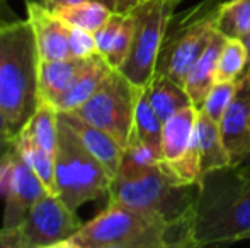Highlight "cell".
<instances>
[{
    "mask_svg": "<svg viewBox=\"0 0 250 248\" xmlns=\"http://www.w3.org/2000/svg\"><path fill=\"white\" fill-rule=\"evenodd\" d=\"M198 184L175 180L162 163L138 177L116 175L107 199L123 208L151 218L170 231L172 247H192V214L198 199Z\"/></svg>",
    "mask_w": 250,
    "mask_h": 248,
    "instance_id": "1",
    "label": "cell"
},
{
    "mask_svg": "<svg viewBox=\"0 0 250 248\" xmlns=\"http://www.w3.org/2000/svg\"><path fill=\"white\" fill-rule=\"evenodd\" d=\"M249 231L250 179L235 165L204 173L192 214V247L242 242Z\"/></svg>",
    "mask_w": 250,
    "mask_h": 248,
    "instance_id": "2",
    "label": "cell"
},
{
    "mask_svg": "<svg viewBox=\"0 0 250 248\" xmlns=\"http://www.w3.org/2000/svg\"><path fill=\"white\" fill-rule=\"evenodd\" d=\"M40 53L29 19L0 24V111L12 134L40 106Z\"/></svg>",
    "mask_w": 250,
    "mask_h": 248,
    "instance_id": "3",
    "label": "cell"
},
{
    "mask_svg": "<svg viewBox=\"0 0 250 248\" xmlns=\"http://www.w3.org/2000/svg\"><path fill=\"white\" fill-rule=\"evenodd\" d=\"M114 177L83 146L58 111V145L55 153V194L77 211L85 202L109 194Z\"/></svg>",
    "mask_w": 250,
    "mask_h": 248,
    "instance_id": "4",
    "label": "cell"
},
{
    "mask_svg": "<svg viewBox=\"0 0 250 248\" xmlns=\"http://www.w3.org/2000/svg\"><path fill=\"white\" fill-rule=\"evenodd\" d=\"M63 248H174L170 231L158 221L107 202L96 218L83 223Z\"/></svg>",
    "mask_w": 250,
    "mask_h": 248,
    "instance_id": "5",
    "label": "cell"
},
{
    "mask_svg": "<svg viewBox=\"0 0 250 248\" xmlns=\"http://www.w3.org/2000/svg\"><path fill=\"white\" fill-rule=\"evenodd\" d=\"M225 0H201L199 3L174 14L168 22L155 73H162L181 85L211 36L216 31L220 7Z\"/></svg>",
    "mask_w": 250,
    "mask_h": 248,
    "instance_id": "6",
    "label": "cell"
},
{
    "mask_svg": "<svg viewBox=\"0 0 250 248\" xmlns=\"http://www.w3.org/2000/svg\"><path fill=\"white\" fill-rule=\"evenodd\" d=\"M177 5L175 0H142L129 12L135 22L133 43L119 72L140 89H145L155 75L165 33Z\"/></svg>",
    "mask_w": 250,
    "mask_h": 248,
    "instance_id": "7",
    "label": "cell"
},
{
    "mask_svg": "<svg viewBox=\"0 0 250 248\" xmlns=\"http://www.w3.org/2000/svg\"><path fill=\"white\" fill-rule=\"evenodd\" d=\"M140 92L142 89L129 82L119 70H112L99 90L72 113L79 114L87 123L104 129L125 148L133 134Z\"/></svg>",
    "mask_w": 250,
    "mask_h": 248,
    "instance_id": "8",
    "label": "cell"
},
{
    "mask_svg": "<svg viewBox=\"0 0 250 248\" xmlns=\"http://www.w3.org/2000/svg\"><path fill=\"white\" fill-rule=\"evenodd\" d=\"M83 223L55 192L43 194L29 209L19 231L24 248H63Z\"/></svg>",
    "mask_w": 250,
    "mask_h": 248,
    "instance_id": "9",
    "label": "cell"
},
{
    "mask_svg": "<svg viewBox=\"0 0 250 248\" xmlns=\"http://www.w3.org/2000/svg\"><path fill=\"white\" fill-rule=\"evenodd\" d=\"M50 192L34 170L27 165L14 145L0 177V194L5 199L3 223L5 228H19L29 209L43 194Z\"/></svg>",
    "mask_w": 250,
    "mask_h": 248,
    "instance_id": "10",
    "label": "cell"
},
{
    "mask_svg": "<svg viewBox=\"0 0 250 248\" xmlns=\"http://www.w3.org/2000/svg\"><path fill=\"white\" fill-rule=\"evenodd\" d=\"M221 139L231 165H238L250 153V72L237 82V92L220 121Z\"/></svg>",
    "mask_w": 250,
    "mask_h": 248,
    "instance_id": "11",
    "label": "cell"
},
{
    "mask_svg": "<svg viewBox=\"0 0 250 248\" xmlns=\"http://www.w3.org/2000/svg\"><path fill=\"white\" fill-rule=\"evenodd\" d=\"M27 19L33 26L41 60H65L70 55V26L43 5H27Z\"/></svg>",
    "mask_w": 250,
    "mask_h": 248,
    "instance_id": "12",
    "label": "cell"
},
{
    "mask_svg": "<svg viewBox=\"0 0 250 248\" xmlns=\"http://www.w3.org/2000/svg\"><path fill=\"white\" fill-rule=\"evenodd\" d=\"M60 116H62L63 119L68 123L70 128L75 131V134L80 138L83 146H85L102 165L107 169V172L114 177L116 173H118L119 163H121L123 146L119 145L111 134H107L104 129L87 123L85 119H82L79 114L72 113V111H68V113H62V111H60Z\"/></svg>",
    "mask_w": 250,
    "mask_h": 248,
    "instance_id": "13",
    "label": "cell"
},
{
    "mask_svg": "<svg viewBox=\"0 0 250 248\" xmlns=\"http://www.w3.org/2000/svg\"><path fill=\"white\" fill-rule=\"evenodd\" d=\"M112 70L114 68L99 53L87 58L70 89L56 102V109L62 113L77 111L99 90V87L104 83V80L107 78Z\"/></svg>",
    "mask_w": 250,
    "mask_h": 248,
    "instance_id": "14",
    "label": "cell"
},
{
    "mask_svg": "<svg viewBox=\"0 0 250 248\" xmlns=\"http://www.w3.org/2000/svg\"><path fill=\"white\" fill-rule=\"evenodd\" d=\"M223 43L225 36L221 33H218V31H214L208 46L204 48L198 61L192 65V68L189 70L188 76L184 80L186 92L191 97L192 106H196L198 109L201 107V104L204 102L206 95L209 94L211 87L216 83V66Z\"/></svg>",
    "mask_w": 250,
    "mask_h": 248,
    "instance_id": "15",
    "label": "cell"
},
{
    "mask_svg": "<svg viewBox=\"0 0 250 248\" xmlns=\"http://www.w3.org/2000/svg\"><path fill=\"white\" fill-rule=\"evenodd\" d=\"M198 107L189 106L164 123L162 129V165H170L184 156L196 134Z\"/></svg>",
    "mask_w": 250,
    "mask_h": 248,
    "instance_id": "16",
    "label": "cell"
},
{
    "mask_svg": "<svg viewBox=\"0 0 250 248\" xmlns=\"http://www.w3.org/2000/svg\"><path fill=\"white\" fill-rule=\"evenodd\" d=\"M143 90L151 107L164 123L179 111L192 106L191 97L186 92L184 85L162 73H155Z\"/></svg>",
    "mask_w": 250,
    "mask_h": 248,
    "instance_id": "17",
    "label": "cell"
},
{
    "mask_svg": "<svg viewBox=\"0 0 250 248\" xmlns=\"http://www.w3.org/2000/svg\"><path fill=\"white\" fill-rule=\"evenodd\" d=\"M83 61L80 58L65 60H41L40 63V97L56 107L60 97L70 89L79 75Z\"/></svg>",
    "mask_w": 250,
    "mask_h": 248,
    "instance_id": "18",
    "label": "cell"
},
{
    "mask_svg": "<svg viewBox=\"0 0 250 248\" xmlns=\"http://www.w3.org/2000/svg\"><path fill=\"white\" fill-rule=\"evenodd\" d=\"M196 138H198L203 175L211 170L231 165L225 143L221 139L220 123L206 116L201 109L198 111V119H196Z\"/></svg>",
    "mask_w": 250,
    "mask_h": 248,
    "instance_id": "19",
    "label": "cell"
},
{
    "mask_svg": "<svg viewBox=\"0 0 250 248\" xmlns=\"http://www.w3.org/2000/svg\"><path fill=\"white\" fill-rule=\"evenodd\" d=\"M21 131L26 133L38 146L55 155L58 145V109L51 102L41 100Z\"/></svg>",
    "mask_w": 250,
    "mask_h": 248,
    "instance_id": "20",
    "label": "cell"
},
{
    "mask_svg": "<svg viewBox=\"0 0 250 248\" xmlns=\"http://www.w3.org/2000/svg\"><path fill=\"white\" fill-rule=\"evenodd\" d=\"M162 129H164V121L158 117L155 109L151 107L145 95V90L142 89L136 102L135 109V124H133V134L131 138L145 143L150 146L162 162Z\"/></svg>",
    "mask_w": 250,
    "mask_h": 248,
    "instance_id": "21",
    "label": "cell"
},
{
    "mask_svg": "<svg viewBox=\"0 0 250 248\" xmlns=\"http://www.w3.org/2000/svg\"><path fill=\"white\" fill-rule=\"evenodd\" d=\"M14 145L16 150L22 155V158L27 162V165L34 170L44 187L50 192H55V155L48 153L41 146H38L26 133L19 131L14 136Z\"/></svg>",
    "mask_w": 250,
    "mask_h": 248,
    "instance_id": "22",
    "label": "cell"
},
{
    "mask_svg": "<svg viewBox=\"0 0 250 248\" xmlns=\"http://www.w3.org/2000/svg\"><path fill=\"white\" fill-rule=\"evenodd\" d=\"M58 17H62L68 26L72 27H82L90 33H96L101 29L109 17L112 16V10L107 5L97 2V0H87V2L77 3L72 7H65V9L55 10Z\"/></svg>",
    "mask_w": 250,
    "mask_h": 248,
    "instance_id": "23",
    "label": "cell"
},
{
    "mask_svg": "<svg viewBox=\"0 0 250 248\" xmlns=\"http://www.w3.org/2000/svg\"><path fill=\"white\" fill-rule=\"evenodd\" d=\"M216 31L225 38L242 39L250 33V0H225L220 7Z\"/></svg>",
    "mask_w": 250,
    "mask_h": 248,
    "instance_id": "24",
    "label": "cell"
},
{
    "mask_svg": "<svg viewBox=\"0 0 250 248\" xmlns=\"http://www.w3.org/2000/svg\"><path fill=\"white\" fill-rule=\"evenodd\" d=\"M160 163H162L160 156L150 146H146L145 143L138 141V139L131 138L128 141V145L123 148L121 163H119V169L116 175L131 179V177H138L150 172L151 169L158 167Z\"/></svg>",
    "mask_w": 250,
    "mask_h": 248,
    "instance_id": "25",
    "label": "cell"
},
{
    "mask_svg": "<svg viewBox=\"0 0 250 248\" xmlns=\"http://www.w3.org/2000/svg\"><path fill=\"white\" fill-rule=\"evenodd\" d=\"M247 72V50L242 39L225 38L216 66V82L238 80Z\"/></svg>",
    "mask_w": 250,
    "mask_h": 248,
    "instance_id": "26",
    "label": "cell"
},
{
    "mask_svg": "<svg viewBox=\"0 0 250 248\" xmlns=\"http://www.w3.org/2000/svg\"><path fill=\"white\" fill-rule=\"evenodd\" d=\"M237 82L238 80H221L211 87L209 94L206 95L204 102L201 104L199 109L206 116H209L213 121L220 123L223 117L225 111L228 109L235 92H237Z\"/></svg>",
    "mask_w": 250,
    "mask_h": 248,
    "instance_id": "27",
    "label": "cell"
},
{
    "mask_svg": "<svg viewBox=\"0 0 250 248\" xmlns=\"http://www.w3.org/2000/svg\"><path fill=\"white\" fill-rule=\"evenodd\" d=\"M133 31H135V22H133V16L128 12V14H125L121 27H119L118 34H116L107 55L104 57L105 61L114 70L121 68V65L125 63L126 58H128V53H129V50H131V43H133Z\"/></svg>",
    "mask_w": 250,
    "mask_h": 248,
    "instance_id": "28",
    "label": "cell"
},
{
    "mask_svg": "<svg viewBox=\"0 0 250 248\" xmlns=\"http://www.w3.org/2000/svg\"><path fill=\"white\" fill-rule=\"evenodd\" d=\"M97 53L99 51H97L94 33L82 29V27L70 26V55H72V58L87 60Z\"/></svg>",
    "mask_w": 250,
    "mask_h": 248,
    "instance_id": "29",
    "label": "cell"
},
{
    "mask_svg": "<svg viewBox=\"0 0 250 248\" xmlns=\"http://www.w3.org/2000/svg\"><path fill=\"white\" fill-rule=\"evenodd\" d=\"M125 19V14H119V12H114L109 20L94 33V38H96V44H97V51H99L101 57H105L111 48L112 41H114L116 34H118L119 27H121V22Z\"/></svg>",
    "mask_w": 250,
    "mask_h": 248,
    "instance_id": "30",
    "label": "cell"
},
{
    "mask_svg": "<svg viewBox=\"0 0 250 248\" xmlns=\"http://www.w3.org/2000/svg\"><path fill=\"white\" fill-rule=\"evenodd\" d=\"M0 248H24L19 228H0Z\"/></svg>",
    "mask_w": 250,
    "mask_h": 248,
    "instance_id": "31",
    "label": "cell"
},
{
    "mask_svg": "<svg viewBox=\"0 0 250 248\" xmlns=\"http://www.w3.org/2000/svg\"><path fill=\"white\" fill-rule=\"evenodd\" d=\"M12 150H14V138H10V136H0V177H2L3 165H5Z\"/></svg>",
    "mask_w": 250,
    "mask_h": 248,
    "instance_id": "32",
    "label": "cell"
},
{
    "mask_svg": "<svg viewBox=\"0 0 250 248\" xmlns=\"http://www.w3.org/2000/svg\"><path fill=\"white\" fill-rule=\"evenodd\" d=\"M82 2H87V0H46V7L55 12V10L77 5V3H82Z\"/></svg>",
    "mask_w": 250,
    "mask_h": 248,
    "instance_id": "33",
    "label": "cell"
},
{
    "mask_svg": "<svg viewBox=\"0 0 250 248\" xmlns=\"http://www.w3.org/2000/svg\"><path fill=\"white\" fill-rule=\"evenodd\" d=\"M14 19H16V17H14V12L10 10L7 0H0V24L10 22V20H14Z\"/></svg>",
    "mask_w": 250,
    "mask_h": 248,
    "instance_id": "34",
    "label": "cell"
},
{
    "mask_svg": "<svg viewBox=\"0 0 250 248\" xmlns=\"http://www.w3.org/2000/svg\"><path fill=\"white\" fill-rule=\"evenodd\" d=\"M142 2V0H119L118 3V12L119 14H128L131 12L133 9H135L138 3Z\"/></svg>",
    "mask_w": 250,
    "mask_h": 248,
    "instance_id": "35",
    "label": "cell"
},
{
    "mask_svg": "<svg viewBox=\"0 0 250 248\" xmlns=\"http://www.w3.org/2000/svg\"><path fill=\"white\" fill-rule=\"evenodd\" d=\"M235 167H237V169L240 170V172L244 173L247 179H250V153H249L247 156H245L244 160H242L240 163H238V165H235Z\"/></svg>",
    "mask_w": 250,
    "mask_h": 248,
    "instance_id": "36",
    "label": "cell"
},
{
    "mask_svg": "<svg viewBox=\"0 0 250 248\" xmlns=\"http://www.w3.org/2000/svg\"><path fill=\"white\" fill-rule=\"evenodd\" d=\"M0 136H10V138H14V134H12V131H10L9 124H7V119L2 111H0Z\"/></svg>",
    "mask_w": 250,
    "mask_h": 248,
    "instance_id": "37",
    "label": "cell"
},
{
    "mask_svg": "<svg viewBox=\"0 0 250 248\" xmlns=\"http://www.w3.org/2000/svg\"><path fill=\"white\" fill-rule=\"evenodd\" d=\"M242 41H244L245 50H247V70L250 72V33L247 34V36L242 38Z\"/></svg>",
    "mask_w": 250,
    "mask_h": 248,
    "instance_id": "38",
    "label": "cell"
},
{
    "mask_svg": "<svg viewBox=\"0 0 250 248\" xmlns=\"http://www.w3.org/2000/svg\"><path fill=\"white\" fill-rule=\"evenodd\" d=\"M97 2L104 3V5H107L109 9L112 10V12H118V3H119V0H97Z\"/></svg>",
    "mask_w": 250,
    "mask_h": 248,
    "instance_id": "39",
    "label": "cell"
},
{
    "mask_svg": "<svg viewBox=\"0 0 250 248\" xmlns=\"http://www.w3.org/2000/svg\"><path fill=\"white\" fill-rule=\"evenodd\" d=\"M24 3L27 5H43L46 7V0H24Z\"/></svg>",
    "mask_w": 250,
    "mask_h": 248,
    "instance_id": "40",
    "label": "cell"
},
{
    "mask_svg": "<svg viewBox=\"0 0 250 248\" xmlns=\"http://www.w3.org/2000/svg\"><path fill=\"white\" fill-rule=\"evenodd\" d=\"M242 240H250V231H249L247 235H245V236H244V238H242Z\"/></svg>",
    "mask_w": 250,
    "mask_h": 248,
    "instance_id": "41",
    "label": "cell"
},
{
    "mask_svg": "<svg viewBox=\"0 0 250 248\" xmlns=\"http://www.w3.org/2000/svg\"><path fill=\"white\" fill-rule=\"evenodd\" d=\"M175 2H177V3H181V2H184V0H175Z\"/></svg>",
    "mask_w": 250,
    "mask_h": 248,
    "instance_id": "42",
    "label": "cell"
}]
</instances>
